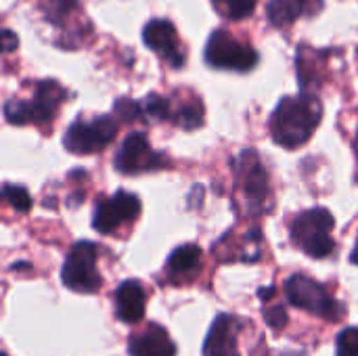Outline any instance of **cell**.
<instances>
[{"label": "cell", "mask_w": 358, "mask_h": 356, "mask_svg": "<svg viewBox=\"0 0 358 356\" xmlns=\"http://www.w3.org/2000/svg\"><path fill=\"white\" fill-rule=\"evenodd\" d=\"M203 103L201 101H189V103H180L178 109L174 111V122L182 128V130H197L199 126H203Z\"/></svg>", "instance_id": "cell-17"}, {"label": "cell", "mask_w": 358, "mask_h": 356, "mask_svg": "<svg viewBox=\"0 0 358 356\" xmlns=\"http://www.w3.org/2000/svg\"><path fill=\"white\" fill-rule=\"evenodd\" d=\"M304 17H313L323 10V0H300Z\"/></svg>", "instance_id": "cell-25"}, {"label": "cell", "mask_w": 358, "mask_h": 356, "mask_svg": "<svg viewBox=\"0 0 358 356\" xmlns=\"http://www.w3.org/2000/svg\"><path fill=\"white\" fill-rule=\"evenodd\" d=\"M336 356H358V327H348L338 334Z\"/></svg>", "instance_id": "cell-21"}, {"label": "cell", "mask_w": 358, "mask_h": 356, "mask_svg": "<svg viewBox=\"0 0 358 356\" xmlns=\"http://www.w3.org/2000/svg\"><path fill=\"white\" fill-rule=\"evenodd\" d=\"M237 168H239L237 174L245 197L254 206L262 204L268 195V174L256 151H243L241 157L237 159Z\"/></svg>", "instance_id": "cell-11"}, {"label": "cell", "mask_w": 358, "mask_h": 356, "mask_svg": "<svg viewBox=\"0 0 358 356\" xmlns=\"http://www.w3.org/2000/svg\"><path fill=\"white\" fill-rule=\"evenodd\" d=\"M67 90L52 80L38 82L31 101H15L10 99L4 105V118L8 124L25 126V124H46L55 118L59 105L65 101Z\"/></svg>", "instance_id": "cell-3"}, {"label": "cell", "mask_w": 358, "mask_h": 356, "mask_svg": "<svg viewBox=\"0 0 358 356\" xmlns=\"http://www.w3.org/2000/svg\"><path fill=\"white\" fill-rule=\"evenodd\" d=\"M117 134V122L109 115L94 118L90 122L78 120L65 132V147L76 155H92L103 151Z\"/></svg>", "instance_id": "cell-7"}, {"label": "cell", "mask_w": 358, "mask_h": 356, "mask_svg": "<svg viewBox=\"0 0 358 356\" xmlns=\"http://www.w3.org/2000/svg\"><path fill=\"white\" fill-rule=\"evenodd\" d=\"M355 147H357V157H358V132H357V143H355Z\"/></svg>", "instance_id": "cell-29"}, {"label": "cell", "mask_w": 358, "mask_h": 356, "mask_svg": "<svg viewBox=\"0 0 358 356\" xmlns=\"http://www.w3.org/2000/svg\"><path fill=\"white\" fill-rule=\"evenodd\" d=\"M275 287L273 285H268V287H260L258 290V296H260V300H271V298H275Z\"/></svg>", "instance_id": "cell-27"}, {"label": "cell", "mask_w": 358, "mask_h": 356, "mask_svg": "<svg viewBox=\"0 0 358 356\" xmlns=\"http://www.w3.org/2000/svg\"><path fill=\"white\" fill-rule=\"evenodd\" d=\"M166 269L174 281H191L201 269V250L195 243L176 248L170 254Z\"/></svg>", "instance_id": "cell-15"}, {"label": "cell", "mask_w": 358, "mask_h": 356, "mask_svg": "<svg viewBox=\"0 0 358 356\" xmlns=\"http://www.w3.org/2000/svg\"><path fill=\"white\" fill-rule=\"evenodd\" d=\"M147 308V294L143 285L134 279H128L117 285L115 290V317L122 323L134 325L145 317Z\"/></svg>", "instance_id": "cell-13"}, {"label": "cell", "mask_w": 358, "mask_h": 356, "mask_svg": "<svg viewBox=\"0 0 358 356\" xmlns=\"http://www.w3.org/2000/svg\"><path fill=\"white\" fill-rule=\"evenodd\" d=\"M336 220L329 210L313 208L298 214L289 227L292 241L310 258H327L336 250V241L331 239V231Z\"/></svg>", "instance_id": "cell-2"}, {"label": "cell", "mask_w": 358, "mask_h": 356, "mask_svg": "<svg viewBox=\"0 0 358 356\" xmlns=\"http://www.w3.org/2000/svg\"><path fill=\"white\" fill-rule=\"evenodd\" d=\"M206 63L216 69L245 73L258 65V52L235 40L229 31L216 29L206 44Z\"/></svg>", "instance_id": "cell-6"}, {"label": "cell", "mask_w": 358, "mask_h": 356, "mask_svg": "<svg viewBox=\"0 0 358 356\" xmlns=\"http://www.w3.org/2000/svg\"><path fill=\"white\" fill-rule=\"evenodd\" d=\"M96 256H99V250L92 241L73 243L61 271L63 285L78 294L99 292L103 285V277L96 271Z\"/></svg>", "instance_id": "cell-5"}, {"label": "cell", "mask_w": 358, "mask_h": 356, "mask_svg": "<svg viewBox=\"0 0 358 356\" xmlns=\"http://www.w3.org/2000/svg\"><path fill=\"white\" fill-rule=\"evenodd\" d=\"M141 214V199L132 193L117 191L113 197H105L96 201L92 214V227L101 235H111L120 227L134 222Z\"/></svg>", "instance_id": "cell-9"}, {"label": "cell", "mask_w": 358, "mask_h": 356, "mask_svg": "<svg viewBox=\"0 0 358 356\" xmlns=\"http://www.w3.org/2000/svg\"><path fill=\"white\" fill-rule=\"evenodd\" d=\"M2 195H4V199L10 204V208H13L15 212H19V214L29 212V208H31V197H29V193H27L25 187L6 183L4 189H2Z\"/></svg>", "instance_id": "cell-19"}, {"label": "cell", "mask_w": 358, "mask_h": 356, "mask_svg": "<svg viewBox=\"0 0 358 356\" xmlns=\"http://www.w3.org/2000/svg\"><path fill=\"white\" fill-rule=\"evenodd\" d=\"M321 118L323 105L313 92L304 90L298 97H287L277 105L271 118L273 141L285 149H298L319 128Z\"/></svg>", "instance_id": "cell-1"}, {"label": "cell", "mask_w": 358, "mask_h": 356, "mask_svg": "<svg viewBox=\"0 0 358 356\" xmlns=\"http://www.w3.org/2000/svg\"><path fill=\"white\" fill-rule=\"evenodd\" d=\"M166 164H168V159L162 153L151 149V145L143 132H130L122 141V145L115 153V159H113L115 170L126 176L153 172V170L164 168Z\"/></svg>", "instance_id": "cell-8"}, {"label": "cell", "mask_w": 358, "mask_h": 356, "mask_svg": "<svg viewBox=\"0 0 358 356\" xmlns=\"http://www.w3.org/2000/svg\"><path fill=\"white\" fill-rule=\"evenodd\" d=\"M264 321H266L275 332H281V329H285L289 317H287V313H285L283 306H271V308L264 311Z\"/></svg>", "instance_id": "cell-24"}, {"label": "cell", "mask_w": 358, "mask_h": 356, "mask_svg": "<svg viewBox=\"0 0 358 356\" xmlns=\"http://www.w3.org/2000/svg\"><path fill=\"white\" fill-rule=\"evenodd\" d=\"M203 356H239L237 321L231 315H218L203 342Z\"/></svg>", "instance_id": "cell-14"}, {"label": "cell", "mask_w": 358, "mask_h": 356, "mask_svg": "<svg viewBox=\"0 0 358 356\" xmlns=\"http://www.w3.org/2000/svg\"><path fill=\"white\" fill-rule=\"evenodd\" d=\"M216 10H220L231 21H243L256 10L258 0H212Z\"/></svg>", "instance_id": "cell-18"}, {"label": "cell", "mask_w": 358, "mask_h": 356, "mask_svg": "<svg viewBox=\"0 0 358 356\" xmlns=\"http://www.w3.org/2000/svg\"><path fill=\"white\" fill-rule=\"evenodd\" d=\"M17 44H19L17 36H15L10 29H4V31H2V48H4V52L15 50V48H17Z\"/></svg>", "instance_id": "cell-26"}, {"label": "cell", "mask_w": 358, "mask_h": 356, "mask_svg": "<svg viewBox=\"0 0 358 356\" xmlns=\"http://www.w3.org/2000/svg\"><path fill=\"white\" fill-rule=\"evenodd\" d=\"M113 111H115L117 118H122L124 122H134V120L145 118L143 105H138V103H134V101H130V99H120V101H115Z\"/></svg>", "instance_id": "cell-23"}, {"label": "cell", "mask_w": 358, "mask_h": 356, "mask_svg": "<svg viewBox=\"0 0 358 356\" xmlns=\"http://www.w3.org/2000/svg\"><path fill=\"white\" fill-rule=\"evenodd\" d=\"M128 355L130 356H176V346L168 332L151 323L141 334L130 336L128 340Z\"/></svg>", "instance_id": "cell-12"}, {"label": "cell", "mask_w": 358, "mask_h": 356, "mask_svg": "<svg viewBox=\"0 0 358 356\" xmlns=\"http://www.w3.org/2000/svg\"><path fill=\"white\" fill-rule=\"evenodd\" d=\"M350 262H352V264H358V239H357V245H355V250H352Z\"/></svg>", "instance_id": "cell-28"}, {"label": "cell", "mask_w": 358, "mask_h": 356, "mask_svg": "<svg viewBox=\"0 0 358 356\" xmlns=\"http://www.w3.org/2000/svg\"><path fill=\"white\" fill-rule=\"evenodd\" d=\"M285 298L292 306L308 311L310 315H317L331 323H338L346 315V308L338 300H334L323 285L306 275H292L285 281Z\"/></svg>", "instance_id": "cell-4"}, {"label": "cell", "mask_w": 358, "mask_h": 356, "mask_svg": "<svg viewBox=\"0 0 358 356\" xmlns=\"http://www.w3.org/2000/svg\"><path fill=\"white\" fill-rule=\"evenodd\" d=\"M300 15H304L300 0H271L266 6V17L273 27H287Z\"/></svg>", "instance_id": "cell-16"}, {"label": "cell", "mask_w": 358, "mask_h": 356, "mask_svg": "<svg viewBox=\"0 0 358 356\" xmlns=\"http://www.w3.org/2000/svg\"><path fill=\"white\" fill-rule=\"evenodd\" d=\"M78 6V0H44L46 19L52 23H61L69 13Z\"/></svg>", "instance_id": "cell-22"}, {"label": "cell", "mask_w": 358, "mask_h": 356, "mask_svg": "<svg viewBox=\"0 0 358 356\" xmlns=\"http://www.w3.org/2000/svg\"><path fill=\"white\" fill-rule=\"evenodd\" d=\"M141 105H143L145 118H149L153 122H162L170 115V101L164 99L162 94H149Z\"/></svg>", "instance_id": "cell-20"}, {"label": "cell", "mask_w": 358, "mask_h": 356, "mask_svg": "<svg viewBox=\"0 0 358 356\" xmlns=\"http://www.w3.org/2000/svg\"><path fill=\"white\" fill-rule=\"evenodd\" d=\"M143 42L174 69H180L185 65V52L178 44V34L172 21L151 19L143 29Z\"/></svg>", "instance_id": "cell-10"}]
</instances>
